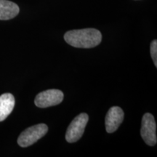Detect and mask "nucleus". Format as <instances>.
I'll return each mask as SVG.
<instances>
[{"label": "nucleus", "mask_w": 157, "mask_h": 157, "mask_svg": "<svg viewBox=\"0 0 157 157\" xmlns=\"http://www.w3.org/2000/svg\"><path fill=\"white\" fill-rule=\"evenodd\" d=\"M151 55L154 60L155 66H157V41L156 39L153 41L151 44Z\"/></svg>", "instance_id": "obj_9"}, {"label": "nucleus", "mask_w": 157, "mask_h": 157, "mask_svg": "<svg viewBox=\"0 0 157 157\" xmlns=\"http://www.w3.org/2000/svg\"><path fill=\"white\" fill-rule=\"evenodd\" d=\"M124 120V111L118 106L111 107L105 117V129L109 133L114 132Z\"/></svg>", "instance_id": "obj_6"}, {"label": "nucleus", "mask_w": 157, "mask_h": 157, "mask_svg": "<svg viewBox=\"0 0 157 157\" xmlns=\"http://www.w3.org/2000/svg\"><path fill=\"white\" fill-rule=\"evenodd\" d=\"M63 100V93L59 90H48L36 96L34 103L39 108H48L60 104Z\"/></svg>", "instance_id": "obj_5"}, {"label": "nucleus", "mask_w": 157, "mask_h": 157, "mask_svg": "<svg viewBox=\"0 0 157 157\" xmlns=\"http://www.w3.org/2000/svg\"><path fill=\"white\" fill-rule=\"evenodd\" d=\"M88 120L89 117L85 113H82L74 118L66 131V140L67 142L70 143H75L81 138L84 134Z\"/></svg>", "instance_id": "obj_3"}, {"label": "nucleus", "mask_w": 157, "mask_h": 157, "mask_svg": "<svg viewBox=\"0 0 157 157\" xmlns=\"http://www.w3.org/2000/svg\"><path fill=\"white\" fill-rule=\"evenodd\" d=\"M19 11V7L15 3L7 0H0V20L2 21L16 17Z\"/></svg>", "instance_id": "obj_8"}, {"label": "nucleus", "mask_w": 157, "mask_h": 157, "mask_svg": "<svg viewBox=\"0 0 157 157\" xmlns=\"http://www.w3.org/2000/svg\"><path fill=\"white\" fill-rule=\"evenodd\" d=\"M67 44L78 48H93L102 41V34L95 29H84L67 31L64 35Z\"/></svg>", "instance_id": "obj_1"}, {"label": "nucleus", "mask_w": 157, "mask_h": 157, "mask_svg": "<svg viewBox=\"0 0 157 157\" xmlns=\"http://www.w3.org/2000/svg\"><path fill=\"white\" fill-rule=\"evenodd\" d=\"M48 131V127L44 124H39L25 129L19 135L17 143L21 147L30 146L44 137Z\"/></svg>", "instance_id": "obj_2"}, {"label": "nucleus", "mask_w": 157, "mask_h": 157, "mask_svg": "<svg viewBox=\"0 0 157 157\" xmlns=\"http://www.w3.org/2000/svg\"><path fill=\"white\" fill-rule=\"evenodd\" d=\"M15 98L10 93L0 95V121L6 119L10 114L15 106Z\"/></svg>", "instance_id": "obj_7"}, {"label": "nucleus", "mask_w": 157, "mask_h": 157, "mask_svg": "<svg viewBox=\"0 0 157 157\" xmlns=\"http://www.w3.org/2000/svg\"><path fill=\"white\" fill-rule=\"evenodd\" d=\"M156 125L154 116L147 113L143 117L141 126V137L147 145L154 146L156 144Z\"/></svg>", "instance_id": "obj_4"}]
</instances>
